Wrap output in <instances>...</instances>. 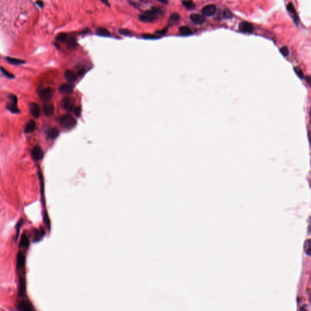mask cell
I'll return each instance as SVG.
<instances>
[{
	"label": "cell",
	"mask_w": 311,
	"mask_h": 311,
	"mask_svg": "<svg viewBox=\"0 0 311 311\" xmlns=\"http://www.w3.org/2000/svg\"><path fill=\"white\" fill-rule=\"evenodd\" d=\"M36 128V123L33 120H30L28 121L27 124L26 125L25 129H24V132L26 133H30L32 132L34 130H35Z\"/></svg>",
	"instance_id": "9a60e30c"
},
{
	"label": "cell",
	"mask_w": 311,
	"mask_h": 311,
	"mask_svg": "<svg viewBox=\"0 0 311 311\" xmlns=\"http://www.w3.org/2000/svg\"><path fill=\"white\" fill-rule=\"evenodd\" d=\"M47 136L51 139H55L59 135V131L56 128H51L47 131Z\"/></svg>",
	"instance_id": "ac0fdd59"
},
{
	"label": "cell",
	"mask_w": 311,
	"mask_h": 311,
	"mask_svg": "<svg viewBox=\"0 0 311 311\" xmlns=\"http://www.w3.org/2000/svg\"><path fill=\"white\" fill-rule=\"evenodd\" d=\"M309 233H311V223H310V224L309 225Z\"/></svg>",
	"instance_id": "f35d334b"
},
{
	"label": "cell",
	"mask_w": 311,
	"mask_h": 311,
	"mask_svg": "<svg viewBox=\"0 0 311 311\" xmlns=\"http://www.w3.org/2000/svg\"><path fill=\"white\" fill-rule=\"evenodd\" d=\"M5 58H6V60L9 64H11V65H23V64L25 63V61L22 60H19V59H18V58H13V57H6Z\"/></svg>",
	"instance_id": "2e32d148"
},
{
	"label": "cell",
	"mask_w": 311,
	"mask_h": 311,
	"mask_svg": "<svg viewBox=\"0 0 311 311\" xmlns=\"http://www.w3.org/2000/svg\"><path fill=\"white\" fill-rule=\"evenodd\" d=\"M102 3H105L106 4H108V6H109V5H110V4H109V3H108V2H106V1H102Z\"/></svg>",
	"instance_id": "ab89813d"
},
{
	"label": "cell",
	"mask_w": 311,
	"mask_h": 311,
	"mask_svg": "<svg viewBox=\"0 0 311 311\" xmlns=\"http://www.w3.org/2000/svg\"><path fill=\"white\" fill-rule=\"evenodd\" d=\"M26 294V285L23 278H20L19 283V295L21 297H23Z\"/></svg>",
	"instance_id": "e0dca14e"
},
{
	"label": "cell",
	"mask_w": 311,
	"mask_h": 311,
	"mask_svg": "<svg viewBox=\"0 0 311 311\" xmlns=\"http://www.w3.org/2000/svg\"><path fill=\"white\" fill-rule=\"evenodd\" d=\"M68 36L65 33H60L57 35L56 39L60 42H65L67 40Z\"/></svg>",
	"instance_id": "cb8c5ba5"
},
{
	"label": "cell",
	"mask_w": 311,
	"mask_h": 311,
	"mask_svg": "<svg viewBox=\"0 0 311 311\" xmlns=\"http://www.w3.org/2000/svg\"><path fill=\"white\" fill-rule=\"evenodd\" d=\"M54 94V90L53 89L51 88H47L39 91L38 95L41 100L44 102H49L52 98Z\"/></svg>",
	"instance_id": "3957f363"
},
{
	"label": "cell",
	"mask_w": 311,
	"mask_h": 311,
	"mask_svg": "<svg viewBox=\"0 0 311 311\" xmlns=\"http://www.w3.org/2000/svg\"><path fill=\"white\" fill-rule=\"evenodd\" d=\"M43 111L44 114L46 116L49 117L54 114V106L52 103L49 104H46L43 105Z\"/></svg>",
	"instance_id": "4fadbf2b"
},
{
	"label": "cell",
	"mask_w": 311,
	"mask_h": 311,
	"mask_svg": "<svg viewBox=\"0 0 311 311\" xmlns=\"http://www.w3.org/2000/svg\"><path fill=\"white\" fill-rule=\"evenodd\" d=\"M69 45L71 46L72 47H74L75 45H76V40H75L74 38H71L70 39V41H69Z\"/></svg>",
	"instance_id": "e575fe53"
},
{
	"label": "cell",
	"mask_w": 311,
	"mask_h": 311,
	"mask_svg": "<svg viewBox=\"0 0 311 311\" xmlns=\"http://www.w3.org/2000/svg\"><path fill=\"white\" fill-rule=\"evenodd\" d=\"M81 108L80 107H76V109L74 110V112L76 115L77 116V117H79L80 116V114H81Z\"/></svg>",
	"instance_id": "836d02e7"
},
{
	"label": "cell",
	"mask_w": 311,
	"mask_h": 311,
	"mask_svg": "<svg viewBox=\"0 0 311 311\" xmlns=\"http://www.w3.org/2000/svg\"><path fill=\"white\" fill-rule=\"evenodd\" d=\"M239 29L240 31L243 32L244 33H250L253 32V26L251 23L247 21H244L239 24Z\"/></svg>",
	"instance_id": "9c48e42d"
},
{
	"label": "cell",
	"mask_w": 311,
	"mask_h": 311,
	"mask_svg": "<svg viewBox=\"0 0 311 311\" xmlns=\"http://www.w3.org/2000/svg\"><path fill=\"white\" fill-rule=\"evenodd\" d=\"M97 35L100 37H109L110 36V33L107 29L104 27H98L96 30Z\"/></svg>",
	"instance_id": "ffe728a7"
},
{
	"label": "cell",
	"mask_w": 311,
	"mask_h": 311,
	"mask_svg": "<svg viewBox=\"0 0 311 311\" xmlns=\"http://www.w3.org/2000/svg\"><path fill=\"white\" fill-rule=\"evenodd\" d=\"M19 245L21 247H27L29 245V240L27 237L26 235H23L21 237L20 239V243H19Z\"/></svg>",
	"instance_id": "603a6c76"
},
{
	"label": "cell",
	"mask_w": 311,
	"mask_h": 311,
	"mask_svg": "<svg viewBox=\"0 0 311 311\" xmlns=\"http://www.w3.org/2000/svg\"><path fill=\"white\" fill-rule=\"evenodd\" d=\"M19 311H32V306L28 301H22L18 304Z\"/></svg>",
	"instance_id": "7c38bea8"
},
{
	"label": "cell",
	"mask_w": 311,
	"mask_h": 311,
	"mask_svg": "<svg viewBox=\"0 0 311 311\" xmlns=\"http://www.w3.org/2000/svg\"><path fill=\"white\" fill-rule=\"evenodd\" d=\"M58 121L61 126L66 130H71L77 124L76 120L71 114H65L58 118Z\"/></svg>",
	"instance_id": "6da1fadb"
},
{
	"label": "cell",
	"mask_w": 311,
	"mask_h": 311,
	"mask_svg": "<svg viewBox=\"0 0 311 311\" xmlns=\"http://www.w3.org/2000/svg\"><path fill=\"white\" fill-rule=\"evenodd\" d=\"M280 52H281V54H282L284 56H288L289 55V53L288 48L287 47H286V46L281 47V49H280Z\"/></svg>",
	"instance_id": "1f68e13d"
},
{
	"label": "cell",
	"mask_w": 311,
	"mask_h": 311,
	"mask_svg": "<svg viewBox=\"0 0 311 311\" xmlns=\"http://www.w3.org/2000/svg\"><path fill=\"white\" fill-rule=\"evenodd\" d=\"M310 116H311V108H310Z\"/></svg>",
	"instance_id": "60d3db41"
},
{
	"label": "cell",
	"mask_w": 311,
	"mask_h": 311,
	"mask_svg": "<svg viewBox=\"0 0 311 311\" xmlns=\"http://www.w3.org/2000/svg\"><path fill=\"white\" fill-rule=\"evenodd\" d=\"M23 224V220L21 219V220H19V222L18 223L17 225V227H16V230H17V237L18 236V234H19V230H20L21 229V227L22 225V224Z\"/></svg>",
	"instance_id": "d6a6232c"
},
{
	"label": "cell",
	"mask_w": 311,
	"mask_h": 311,
	"mask_svg": "<svg viewBox=\"0 0 311 311\" xmlns=\"http://www.w3.org/2000/svg\"><path fill=\"white\" fill-rule=\"evenodd\" d=\"M191 20L196 24H202L205 21V18L203 15L199 13H192L190 15Z\"/></svg>",
	"instance_id": "8fae6325"
},
{
	"label": "cell",
	"mask_w": 311,
	"mask_h": 311,
	"mask_svg": "<svg viewBox=\"0 0 311 311\" xmlns=\"http://www.w3.org/2000/svg\"><path fill=\"white\" fill-rule=\"evenodd\" d=\"M216 12V7L214 4H209L202 9V15L204 16L210 17L213 15Z\"/></svg>",
	"instance_id": "52a82bcc"
},
{
	"label": "cell",
	"mask_w": 311,
	"mask_h": 311,
	"mask_svg": "<svg viewBox=\"0 0 311 311\" xmlns=\"http://www.w3.org/2000/svg\"><path fill=\"white\" fill-rule=\"evenodd\" d=\"M119 32L120 34H122V35H125V36H131V32L129 30H128V29H120L119 30Z\"/></svg>",
	"instance_id": "f1b7e54d"
},
{
	"label": "cell",
	"mask_w": 311,
	"mask_h": 311,
	"mask_svg": "<svg viewBox=\"0 0 311 311\" xmlns=\"http://www.w3.org/2000/svg\"><path fill=\"white\" fill-rule=\"evenodd\" d=\"M179 19H180V17H179V15L178 14L173 13L171 15V17H170V21H171L173 23L178 21L179 20Z\"/></svg>",
	"instance_id": "83f0119b"
},
{
	"label": "cell",
	"mask_w": 311,
	"mask_h": 311,
	"mask_svg": "<svg viewBox=\"0 0 311 311\" xmlns=\"http://www.w3.org/2000/svg\"><path fill=\"white\" fill-rule=\"evenodd\" d=\"M310 300H311V292H310Z\"/></svg>",
	"instance_id": "b9f144b4"
},
{
	"label": "cell",
	"mask_w": 311,
	"mask_h": 311,
	"mask_svg": "<svg viewBox=\"0 0 311 311\" xmlns=\"http://www.w3.org/2000/svg\"><path fill=\"white\" fill-rule=\"evenodd\" d=\"M62 105L63 109L68 111H74L76 109L74 103L73 102V100L71 98L68 97H65L62 100Z\"/></svg>",
	"instance_id": "5b68a950"
},
{
	"label": "cell",
	"mask_w": 311,
	"mask_h": 311,
	"mask_svg": "<svg viewBox=\"0 0 311 311\" xmlns=\"http://www.w3.org/2000/svg\"><path fill=\"white\" fill-rule=\"evenodd\" d=\"M298 311H308V310L306 308L305 306H302L299 309Z\"/></svg>",
	"instance_id": "d590c367"
},
{
	"label": "cell",
	"mask_w": 311,
	"mask_h": 311,
	"mask_svg": "<svg viewBox=\"0 0 311 311\" xmlns=\"http://www.w3.org/2000/svg\"><path fill=\"white\" fill-rule=\"evenodd\" d=\"M64 76H65V78H66V80L70 83L76 82L77 79L75 73L71 70H66L65 72V74H64Z\"/></svg>",
	"instance_id": "5bb4252c"
},
{
	"label": "cell",
	"mask_w": 311,
	"mask_h": 311,
	"mask_svg": "<svg viewBox=\"0 0 311 311\" xmlns=\"http://www.w3.org/2000/svg\"><path fill=\"white\" fill-rule=\"evenodd\" d=\"M10 102L7 103V108L12 113H19V110L17 108V98L15 95H10L9 96Z\"/></svg>",
	"instance_id": "277c9868"
},
{
	"label": "cell",
	"mask_w": 311,
	"mask_h": 311,
	"mask_svg": "<svg viewBox=\"0 0 311 311\" xmlns=\"http://www.w3.org/2000/svg\"><path fill=\"white\" fill-rule=\"evenodd\" d=\"M1 72L3 73V74L4 76H5L6 77H7L9 78L12 79V78H13L14 77H15L13 74H12L11 73H10L8 71H7L3 67L1 68Z\"/></svg>",
	"instance_id": "484cf974"
},
{
	"label": "cell",
	"mask_w": 311,
	"mask_h": 311,
	"mask_svg": "<svg viewBox=\"0 0 311 311\" xmlns=\"http://www.w3.org/2000/svg\"><path fill=\"white\" fill-rule=\"evenodd\" d=\"M159 11L158 9H152L151 10H149V11H145L144 13L140 15L139 19L140 20L143 22L146 23H150L152 22L153 21L156 20V19L158 17V15H159Z\"/></svg>",
	"instance_id": "7a4b0ae2"
},
{
	"label": "cell",
	"mask_w": 311,
	"mask_h": 311,
	"mask_svg": "<svg viewBox=\"0 0 311 311\" xmlns=\"http://www.w3.org/2000/svg\"><path fill=\"white\" fill-rule=\"evenodd\" d=\"M31 154L33 160L39 161L43 158V152L42 149L41 148V147H39V146H35L32 149Z\"/></svg>",
	"instance_id": "ba28073f"
},
{
	"label": "cell",
	"mask_w": 311,
	"mask_h": 311,
	"mask_svg": "<svg viewBox=\"0 0 311 311\" xmlns=\"http://www.w3.org/2000/svg\"><path fill=\"white\" fill-rule=\"evenodd\" d=\"M182 4H184V6L187 9H190V10L193 9L195 7V4H194L193 2H192V1H182Z\"/></svg>",
	"instance_id": "d4e9b609"
},
{
	"label": "cell",
	"mask_w": 311,
	"mask_h": 311,
	"mask_svg": "<svg viewBox=\"0 0 311 311\" xmlns=\"http://www.w3.org/2000/svg\"><path fill=\"white\" fill-rule=\"evenodd\" d=\"M29 111H30L31 115L34 117L38 118L40 116L39 106L35 103H31L29 104Z\"/></svg>",
	"instance_id": "30bf717a"
},
{
	"label": "cell",
	"mask_w": 311,
	"mask_h": 311,
	"mask_svg": "<svg viewBox=\"0 0 311 311\" xmlns=\"http://www.w3.org/2000/svg\"><path fill=\"white\" fill-rule=\"evenodd\" d=\"M36 3L37 4L38 6L39 7H43V5H44V4H43V3L42 1H37Z\"/></svg>",
	"instance_id": "8d00e7d4"
},
{
	"label": "cell",
	"mask_w": 311,
	"mask_h": 311,
	"mask_svg": "<svg viewBox=\"0 0 311 311\" xmlns=\"http://www.w3.org/2000/svg\"><path fill=\"white\" fill-rule=\"evenodd\" d=\"M295 71L296 72V74H297V75L300 78H303V77H304V74H303V72L302 71V70H301L300 68H298V67H295Z\"/></svg>",
	"instance_id": "f546056e"
},
{
	"label": "cell",
	"mask_w": 311,
	"mask_h": 311,
	"mask_svg": "<svg viewBox=\"0 0 311 311\" xmlns=\"http://www.w3.org/2000/svg\"><path fill=\"white\" fill-rule=\"evenodd\" d=\"M179 32L181 35L184 36L190 35L192 34V31L191 29L187 26H182L179 28Z\"/></svg>",
	"instance_id": "7402d4cb"
},
{
	"label": "cell",
	"mask_w": 311,
	"mask_h": 311,
	"mask_svg": "<svg viewBox=\"0 0 311 311\" xmlns=\"http://www.w3.org/2000/svg\"><path fill=\"white\" fill-rule=\"evenodd\" d=\"M304 250L307 255L311 256V239H309L305 241L304 244Z\"/></svg>",
	"instance_id": "44dd1931"
},
{
	"label": "cell",
	"mask_w": 311,
	"mask_h": 311,
	"mask_svg": "<svg viewBox=\"0 0 311 311\" xmlns=\"http://www.w3.org/2000/svg\"><path fill=\"white\" fill-rule=\"evenodd\" d=\"M74 89V85L71 83H63L59 88V91L63 94H71Z\"/></svg>",
	"instance_id": "8992f818"
},
{
	"label": "cell",
	"mask_w": 311,
	"mask_h": 311,
	"mask_svg": "<svg viewBox=\"0 0 311 311\" xmlns=\"http://www.w3.org/2000/svg\"><path fill=\"white\" fill-rule=\"evenodd\" d=\"M287 8H288V10L289 11V12H290V13H294V15L296 14V12H295V7H294V4L292 3H289L288 6H287Z\"/></svg>",
	"instance_id": "4dcf8cb0"
},
{
	"label": "cell",
	"mask_w": 311,
	"mask_h": 311,
	"mask_svg": "<svg viewBox=\"0 0 311 311\" xmlns=\"http://www.w3.org/2000/svg\"><path fill=\"white\" fill-rule=\"evenodd\" d=\"M307 81H308V84L310 85V86L311 87V76L307 77Z\"/></svg>",
	"instance_id": "74e56055"
},
{
	"label": "cell",
	"mask_w": 311,
	"mask_h": 311,
	"mask_svg": "<svg viewBox=\"0 0 311 311\" xmlns=\"http://www.w3.org/2000/svg\"><path fill=\"white\" fill-rule=\"evenodd\" d=\"M17 263L18 268H23L24 264H25V258H24V255L21 252H19L17 255Z\"/></svg>",
	"instance_id": "d6986e66"
},
{
	"label": "cell",
	"mask_w": 311,
	"mask_h": 311,
	"mask_svg": "<svg viewBox=\"0 0 311 311\" xmlns=\"http://www.w3.org/2000/svg\"><path fill=\"white\" fill-rule=\"evenodd\" d=\"M223 15L224 17V18H232L233 17V13L231 12L230 11H229V9H225L224 11H223Z\"/></svg>",
	"instance_id": "4316f807"
}]
</instances>
